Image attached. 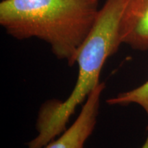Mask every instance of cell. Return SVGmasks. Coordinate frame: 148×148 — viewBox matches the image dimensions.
Listing matches in <instances>:
<instances>
[{
	"label": "cell",
	"instance_id": "obj_1",
	"mask_svg": "<svg viewBox=\"0 0 148 148\" xmlns=\"http://www.w3.org/2000/svg\"><path fill=\"white\" fill-rule=\"evenodd\" d=\"M99 11V0H2L0 24L18 40H43L73 66Z\"/></svg>",
	"mask_w": 148,
	"mask_h": 148
},
{
	"label": "cell",
	"instance_id": "obj_2",
	"mask_svg": "<svg viewBox=\"0 0 148 148\" xmlns=\"http://www.w3.org/2000/svg\"><path fill=\"white\" fill-rule=\"evenodd\" d=\"M125 0H106L95 23L79 47L75 63L78 76L73 90L64 101L49 100L40 107L36 121L38 134L27 148H44L66 130L77 107L99 84L105 62L122 44L119 25Z\"/></svg>",
	"mask_w": 148,
	"mask_h": 148
},
{
	"label": "cell",
	"instance_id": "obj_3",
	"mask_svg": "<svg viewBox=\"0 0 148 148\" xmlns=\"http://www.w3.org/2000/svg\"><path fill=\"white\" fill-rule=\"evenodd\" d=\"M106 85L99 84L89 94L75 122L44 148H84L97 123L99 103Z\"/></svg>",
	"mask_w": 148,
	"mask_h": 148
},
{
	"label": "cell",
	"instance_id": "obj_4",
	"mask_svg": "<svg viewBox=\"0 0 148 148\" xmlns=\"http://www.w3.org/2000/svg\"><path fill=\"white\" fill-rule=\"evenodd\" d=\"M122 43L148 50V0H125L119 25Z\"/></svg>",
	"mask_w": 148,
	"mask_h": 148
},
{
	"label": "cell",
	"instance_id": "obj_5",
	"mask_svg": "<svg viewBox=\"0 0 148 148\" xmlns=\"http://www.w3.org/2000/svg\"><path fill=\"white\" fill-rule=\"evenodd\" d=\"M106 103L111 106H127L130 103H136L143 108L148 118V80L138 87L109 98Z\"/></svg>",
	"mask_w": 148,
	"mask_h": 148
},
{
	"label": "cell",
	"instance_id": "obj_6",
	"mask_svg": "<svg viewBox=\"0 0 148 148\" xmlns=\"http://www.w3.org/2000/svg\"><path fill=\"white\" fill-rule=\"evenodd\" d=\"M147 138H146L145 143H143V146H142L141 148H148V126H147Z\"/></svg>",
	"mask_w": 148,
	"mask_h": 148
}]
</instances>
